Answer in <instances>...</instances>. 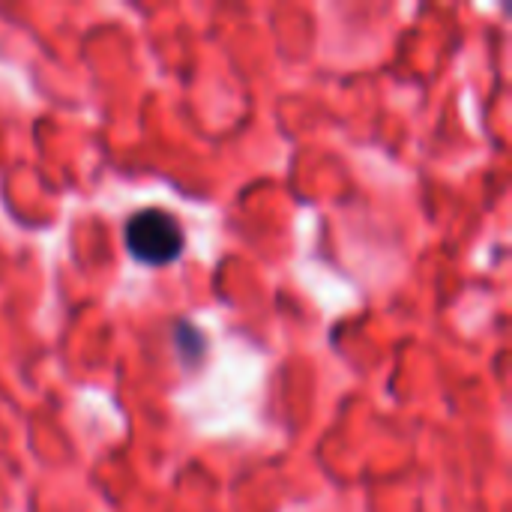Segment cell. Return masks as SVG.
Returning a JSON list of instances; mask_svg holds the SVG:
<instances>
[{"label":"cell","instance_id":"obj_1","mask_svg":"<svg viewBox=\"0 0 512 512\" xmlns=\"http://www.w3.org/2000/svg\"><path fill=\"white\" fill-rule=\"evenodd\" d=\"M126 249L141 264H168L183 252V228L165 210H138L126 222Z\"/></svg>","mask_w":512,"mask_h":512}]
</instances>
